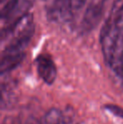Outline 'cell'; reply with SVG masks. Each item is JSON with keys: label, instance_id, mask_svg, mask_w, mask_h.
Wrapping results in <instances>:
<instances>
[{"label": "cell", "instance_id": "6da1fadb", "mask_svg": "<svg viewBox=\"0 0 123 124\" xmlns=\"http://www.w3.org/2000/svg\"><path fill=\"white\" fill-rule=\"evenodd\" d=\"M46 18L59 24L72 21V0H51L46 8Z\"/></svg>", "mask_w": 123, "mask_h": 124}, {"label": "cell", "instance_id": "7a4b0ae2", "mask_svg": "<svg viewBox=\"0 0 123 124\" xmlns=\"http://www.w3.org/2000/svg\"><path fill=\"white\" fill-rule=\"evenodd\" d=\"M106 1L107 0L92 1L89 4L81 21L80 31L82 34H88L91 32L98 25L103 15Z\"/></svg>", "mask_w": 123, "mask_h": 124}, {"label": "cell", "instance_id": "3957f363", "mask_svg": "<svg viewBox=\"0 0 123 124\" xmlns=\"http://www.w3.org/2000/svg\"><path fill=\"white\" fill-rule=\"evenodd\" d=\"M34 31L35 26L33 22H31L17 33L16 36L7 45L3 51L2 56L25 53L24 51L30 42L31 38L34 35Z\"/></svg>", "mask_w": 123, "mask_h": 124}, {"label": "cell", "instance_id": "277c9868", "mask_svg": "<svg viewBox=\"0 0 123 124\" xmlns=\"http://www.w3.org/2000/svg\"><path fill=\"white\" fill-rule=\"evenodd\" d=\"M39 76L47 85L54 83L57 78V68L52 59L47 55H40L36 60Z\"/></svg>", "mask_w": 123, "mask_h": 124}, {"label": "cell", "instance_id": "5b68a950", "mask_svg": "<svg viewBox=\"0 0 123 124\" xmlns=\"http://www.w3.org/2000/svg\"><path fill=\"white\" fill-rule=\"evenodd\" d=\"M33 21V15L32 14L25 13L22 15H19V16L14 18L10 21L7 22L5 26H3L1 30V33H0V36H1L2 41H4L7 38H8L10 36L16 32L17 30H19L20 27H24L29 23Z\"/></svg>", "mask_w": 123, "mask_h": 124}, {"label": "cell", "instance_id": "8992f818", "mask_svg": "<svg viewBox=\"0 0 123 124\" xmlns=\"http://www.w3.org/2000/svg\"><path fill=\"white\" fill-rule=\"evenodd\" d=\"M25 53L17 54V55H5L2 56L0 62V73L2 75L15 69L20 65L25 58Z\"/></svg>", "mask_w": 123, "mask_h": 124}, {"label": "cell", "instance_id": "52a82bcc", "mask_svg": "<svg viewBox=\"0 0 123 124\" xmlns=\"http://www.w3.org/2000/svg\"><path fill=\"white\" fill-rule=\"evenodd\" d=\"M14 93L7 85L2 84L1 86V107L2 109L10 107L14 103Z\"/></svg>", "mask_w": 123, "mask_h": 124}, {"label": "cell", "instance_id": "ba28073f", "mask_svg": "<svg viewBox=\"0 0 123 124\" xmlns=\"http://www.w3.org/2000/svg\"><path fill=\"white\" fill-rule=\"evenodd\" d=\"M44 124H67L62 112L58 109L52 108L46 112L44 118Z\"/></svg>", "mask_w": 123, "mask_h": 124}, {"label": "cell", "instance_id": "9c48e42d", "mask_svg": "<svg viewBox=\"0 0 123 124\" xmlns=\"http://www.w3.org/2000/svg\"><path fill=\"white\" fill-rule=\"evenodd\" d=\"M105 108L113 115L118 116V117L123 118V108L116 106V105H107Z\"/></svg>", "mask_w": 123, "mask_h": 124}, {"label": "cell", "instance_id": "30bf717a", "mask_svg": "<svg viewBox=\"0 0 123 124\" xmlns=\"http://www.w3.org/2000/svg\"><path fill=\"white\" fill-rule=\"evenodd\" d=\"M26 124H41V123H40L39 121L36 120V118H30V119L26 122Z\"/></svg>", "mask_w": 123, "mask_h": 124}, {"label": "cell", "instance_id": "8fae6325", "mask_svg": "<svg viewBox=\"0 0 123 124\" xmlns=\"http://www.w3.org/2000/svg\"><path fill=\"white\" fill-rule=\"evenodd\" d=\"M5 1H7V0H1V3H3Z\"/></svg>", "mask_w": 123, "mask_h": 124}, {"label": "cell", "instance_id": "7c38bea8", "mask_svg": "<svg viewBox=\"0 0 123 124\" xmlns=\"http://www.w3.org/2000/svg\"><path fill=\"white\" fill-rule=\"evenodd\" d=\"M122 78L123 79V70H122Z\"/></svg>", "mask_w": 123, "mask_h": 124}]
</instances>
